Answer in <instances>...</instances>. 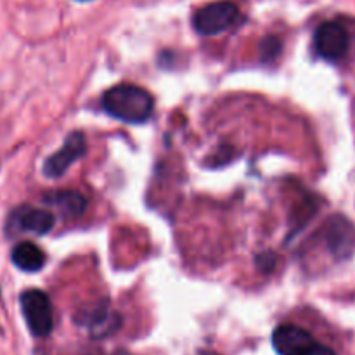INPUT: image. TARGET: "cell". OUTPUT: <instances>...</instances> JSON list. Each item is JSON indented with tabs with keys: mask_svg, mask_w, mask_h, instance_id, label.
Here are the masks:
<instances>
[{
	"mask_svg": "<svg viewBox=\"0 0 355 355\" xmlns=\"http://www.w3.org/2000/svg\"><path fill=\"white\" fill-rule=\"evenodd\" d=\"M116 355H127V354H125V352H118Z\"/></svg>",
	"mask_w": 355,
	"mask_h": 355,
	"instance_id": "15",
	"label": "cell"
},
{
	"mask_svg": "<svg viewBox=\"0 0 355 355\" xmlns=\"http://www.w3.org/2000/svg\"><path fill=\"white\" fill-rule=\"evenodd\" d=\"M350 37L340 21H324L314 33L315 52L326 61H340L349 51Z\"/></svg>",
	"mask_w": 355,
	"mask_h": 355,
	"instance_id": "4",
	"label": "cell"
},
{
	"mask_svg": "<svg viewBox=\"0 0 355 355\" xmlns=\"http://www.w3.org/2000/svg\"><path fill=\"white\" fill-rule=\"evenodd\" d=\"M103 110L125 123H144L151 118L155 99L142 87L120 83L104 92Z\"/></svg>",
	"mask_w": 355,
	"mask_h": 355,
	"instance_id": "1",
	"label": "cell"
},
{
	"mask_svg": "<svg viewBox=\"0 0 355 355\" xmlns=\"http://www.w3.org/2000/svg\"><path fill=\"white\" fill-rule=\"evenodd\" d=\"M243 21L241 7L234 0H214L198 7L191 17L194 31L203 37H215L232 30Z\"/></svg>",
	"mask_w": 355,
	"mask_h": 355,
	"instance_id": "2",
	"label": "cell"
},
{
	"mask_svg": "<svg viewBox=\"0 0 355 355\" xmlns=\"http://www.w3.org/2000/svg\"><path fill=\"white\" fill-rule=\"evenodd\" d=\"M45 253L40 246L31 241H23L14 246L12 262L17 269L24 272H38L45 266Z\"/></svg>",
	"mask_w": 355,
	"mask_h": 355,
	"instance_id": "9",
	"label": "cell"
},
{
	"mask_svg": "<svg viewBox=\"0 0 355 355\" xmlns=\"http://www.w3.org/2000/svg\"><path fill=\"white\" fill-rule=\"evenodd\" d=\"M83 322L89 328L90 335L96 336V338H103V336H107L116 331V328L120 326V318L114 312H111L110 309L101 307L90 312Z\"/></svg>",
	"mask_w": 355,
	"mask_h": 355,
	"instance_id": "11",
	"label": "cell"
},
{
	"mask_svg": "<svg viewBox=\"0 0 355 355\" xmlns=\"http://www.w3.org/2000/svg\"><path fill=\"white\" fill-rule=\"evenodd\" d=\"M329 252L338 260H345L355 253V225L349 218L335 215L324 227Z\"/></svg>",
	"mask_w": 355,
	"mask_h": 355,
	"instance_id": "6",
	"label": "cell"
},
{
	"mask_svg": "<svg viewBox=\"0 0 355 355\" xmlns=\"http://www.w3.org/2000/svg\"><path fill=\"white\" fill-rule=\"evenodd\" d=\"M75 2H92V0H75Z\"/></svg>",
	"mask_w": 355,
	"mask_h": 355,
	"instance_id": "14",
	"label": "cell"
},
{
	"mask_svg": "<svg viewBox=\"0 0 355 355\" xmlns=\"http://www.w3.org/2000/svg\"><path fill=\"white\" fill-rule=\"evenodd\" d=\"M304 355H336V354H335V350L329 349V347L321 345V343L315 342L314 345H312Z\"/></svg>",
	"mask_w": 355,
	"mask_h": 355,
	"instance_id": "13",
	"label": "cell"
},
{
	"mask_svg": "<svg viewBox=\"0 0 355 355\" xmlns=\"http://www.w3.org/2000/svg\"><path fill=\"white\" fill-rule=\"evenodd\" d=\"M47 201L52 207L58 208L62 217L66 218L80 217L87 208L85 196L76 193V191H59V193L51 194L47 198Z\"/></svg>",
	"mask_w": 355,
	"mask_h": 355,
	"instance_id": "10",
	"label": "cell"
},
{
	"mask_svg": "<svg viewBox=\"0 0 355 355\" xmlns=\"http://www.w3.org/2000/svg\"><path fill=\"white\" fill-rule=\"evenodd\" d=\"M21 311L31 335L44 338L51 335L54 328V312H52L51 298L40 290H26L19 298Z\"/></svg>",
	"mask_w": 355,
	"mask_h": 355,
	"instance_id": "3",
	"label": "cell"
},
{
	"mask_svg": "<svg viewBox=\"0 0 355 355\" xmlns=\"http://www.w3.org/2000/svg\"><path fill=\"white\" fill-rule=\"evenodd\" d=\"M283 51V40L277 35H267L260 42V58L263 62H272Z\"/></svg>",
	"mask_w": 355,
	"mask_h": 355,
	"instance_id": "12",
	"label": "cell"
},
{
	"mask_svg": "<svg viewBox=\"0 0 355 355\" xmlns=\"http://www.w3.org/2000/svg\"><path fill=\"white\" fill-rule=\"evenodd\" d=\"M87 142L82 132H73L66 137L64 144L61 146L55 155L49 156L44 163V175L49 179H59L73 163L85 155Z\"/></svg>",
	"mask_w": 355,
	"mask_h": 355,
	"instance_id": "5",
	"label": "cell"
},
{
	"mask_svg": "<svg viewBox=\"0 0 355 355\" xmlns=\"http://www.w3.org/2000/svg\"><path fill=\"white\" fill-rule=\"evenodd\" d=\"M14 222L21 231L44 236L54 227V215L47 210H42V208L23 207L14 214Z\"/></svg>",
	"mask_w": 355,
	"mask_h": 355,
	"instance_id": "8",
	"label": "cell"
},
{
	"mask_svg": "<svg viewBox=\"0 0 355 355\" xmlns=\"http://www.w3.org/2000/svg\"><path fill=\"white\" fill-rule=\"evenodd\" d=\"M315 343L307 329L295 324H283L272 335V345L279 355H304Z\"/></svg>",
	"mask_w": 355,
	"mask_h": 355,
	"instance_id": "7",
	"label": "cell"
}]
</instances>
